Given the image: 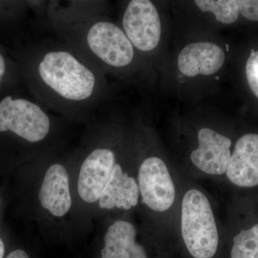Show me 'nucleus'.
I'll list each match as a JSON object with an SVG mask.
<instances>
[{
	"instance_id": "f3484780",
	"label": "nucleus",
	"mask_w": 258,
	"mask_h": 258,
	"mask_svg": "<svg viewBox=\"0 0 258 258\" xmlns=\"http://www.w3.org/2000/svg\"><path fill=\"white\" fill-rule=\"evenodd\" d=\"M240 13L247 20L258 21V0L237 1Z\"/></svg>"
},
{
	"instance_id": "7ed1b4c3",
	"label": "nucleus",
	"mask_w": 258,
	"mask_h": 258,
	"mask_svg": "<svg viewBox=\"0 0 258 258\" xmlns=\"http://www.w3.org/2000/svg\"><path fill=\"white\" fill-rule=\"evenodd\" d=\"M180 230L185 247L194 258H212L218 249V226L211 203L198 188H190L181 199Z\"/></svg>"
},
{
	"instance_id": "4468645a",
	"label": "nucleus",
	"mask_w": 258,
	"mask_h": 258,
	"mask_svg": "<svg viewBox=\"0 0 258 258\" xmlns=\"http://www.w3.org/2000/svg\"><path fill=\"white\" fill-rule=\"evenodd\" d=\"M195 3L202 12L213 13L217 21L223 24L235 23L240 13L236 0H196Z\"/></svg>"
},
{
	"instance_id": "f03ea898",
	"label": "nucleus",
	"mask_w": 258,
	"mask_h": 258,
	"mask_svg": "<svg viewBox=\"0 0 258 258\" xmlns=\"http://www.w3.org/2000/svg\"><path fill=\"white\" fill-rule=\"evenodd\" d=\"M69 3L47 8L49 23L57 38L95 69H122L133 62L135 50L118 25L98 13L97 4Z\"/></svg>"
},
{
	"instance_id": "1a4fd4ad",
	"label": "nucleus",
	"mask_w": 258,
	"mask_h": 258,
	"mask_svg": "<svg viewBox=\"0 0 258 258\" xmlns=\"http://www.w3.org/2000/svg\"><path fill=\"white\" fill-rule=\"evenodd\" d=\"M225 176L238 187L257 186L258 134H245L237 141Z\"/></svg>"
},
{
	"instance_id": "9b49d317",
	"label": "nucleus",
	"mask_w": 258,
	"mask_h": 258,
	"mask_svg": "<svg viewBox=\"0 0 258 258\" xmlns=\"http://www.w3.org/2000/svg\"><path fill=\"white\" fill-rule=\"evenodd\" d=\"M225 52L212 42H197L183 49L178 57V68L188 77L212 75L218 72L225 62Z\"/></svg>"
},
{
	"instance_id": "6e6552de",
	"label": "nucleus",
	"mask_w": 258,
	"mask_h": 258,
	"mask_svg": "<svg viewBox=\"0 0 258 258\" xmlns=\"http://www.w3.org/2000/svg\"><path fill=\"white\" fill-rule=\"evenodd\" d=\"M198 137V147L190 155L194 165L206 175H225L230 160L232 141L209 128L200 129Z\"/></svg>"
},
{
	"instance_id": "ddd939ff",
	"label": "nucleus",
	"mask_w": 258,
	"mask_h": 258,
	"mask_svg": "<svg viewBox=\"0 0 258 258\" xmlns=\"http://www.w3.org/2000/svg\"><path fill=\"white\" fill-rule=\"evenodd\" d=\"M137 231L131 222L118 220L108 227L104 236L102 258H148L143 246L136 241Z\"/></svg>"
},
{
	"instance_id": "9d476101",
	"label": "nucleus",
	"mask_w": 258,
	"mask_h": 258,
	"mask_svg": "<svg viewBox=\"0 0 258 258\" xmlns=\"http://www.w3.org/2000/svg\"><path fill=\"white\" fill-rule=\"evenodd\" d=\"M39 200L42 208L55 217L64 216L71 210L69 174L63 165L55 163L49 166L39 191Z\"/></svg>"
},
{
	"instance_id": "2eb2a0df",
	"label": "nucleus",
	"mask_w": 258,
	"mask_h": 258,
	"mask_svg": "<svg viewBox=\"0 0 258 258\" xmlns=\"http://www.w3.org/2000/svg\"><path fill=\"white\" fill-rule=\"evenodd\" d=\"M230 257L258 258V224L234 237Z\"/></svg>"
},
{
	"instance_id": "f8f14e48",
	"label": "nucleus",
	"mask_w": 258,
	"mask_h": 258,
	"mask_svg": "<svg viewBox=\"0 0 258 258\" xmlns=\"http://www.w3.org/2000/svg\"><path fill=\"white\" fill-rule=\"evenodd\" d=\"M139 196L137 180L125 172L117 162L98 201L101 209L128 210L138 205Z\"/></svg>"
},
{
	"instance_id": "aec40b11",
	"label": "nucleus",
	"mask_w": 258,
	"mask_h": 258,
	"mask_svg": "<svg viewBox=\"0 0 258 258\" xmlns=\"http://www.w3.org/2000/svg\"><path fill=\"white\" fill-rule=\"evenodd\" d=\"M5 254V244L3 240L0 239V258H3Z\"/></svg>"
},
{
	"instance_id": "a211bd4d",
	"label": "nucleus",
	"mask_w": 258,
	"mask_h": 258,
	"mask_svg": "<svg viewBox=\"0 0 258 258\" xmlns=\"http://www.w3.org/2000/svg\"><path fill=\"white\" fill-rule=\"evenodd\" d=\"M7 258H29L28 254L23 249H16L9 254Z\"/></svg>"
},
{
	"instance_id": "6ab92c4d",
	"label": "nucleus",
	"mask_w": 258,
	"mask_h": 258,
	"mask_svg": "<svg viewBox=\"0 0 258 258\" xmlns=\"http://www.w3.org/2000/svg\"><path fill=\"white\" fill-rule=\"evenodd\" d=\"M5 71H6V62H5L4 57L0 53V83L4 77Z\"/></svg>"
},
{
	"instance_id": "0eeeda50",
	"label": "nucleus",
	"mask_w": 258,
	"mask_h": 258,
	"mask_svg": "<svg viewBox=\"0 0 258 258\" xmlns=\"http://www.w3.org/2000/svg\"><path fill=\"white\" fill-rule=\"evenodd\" d=\"M116 163L115 152L108 147H97L88 154L78 181V191L83 201L93 203L99 200Z\"/></svg>"
},
{
	"instance_id": "20e7f679",
	"label": "nucleus",
	"mask_w": 258,
	"mask_h": 258,
	"mask_svg": "<svg viewBox=\"0 0 258 258\" xmlns=\"http://www.w3.org/2000/svg\"><path fill=\"white\" fill-rule=\"evenodd\" d=\"M51 113L38 102L5 97L0 101V132H12L28 143H40L52 131Z\"/></svg>"
},
{
	"instance_id": "dca6fc26",
	"label": "nucleus",
	"mask_w": 258,
	"mask_h": 258,
	"mask_svg": "<svg viewBox=\"0 0 258 258\" xmlns=\"http://www.w3.org/2000/svg\"><path fill=\"white\" fill-rule=\"evenodd\" d=\"M246 76L251 91L258 98V51L251 52L246 63Z\"/></svg>"
},
{
	"instance_id": "f257e3e1",
	"label": "nucleus",
	"mask_w": 258,
	"mask_h": 258,
	"mask_svg": "<svg viewBox=\"0 0 258 258\" xmlns=\"http://www.w3.org/2000/svg\"><path fill=\"white\" fill-rule=\"evenodd\" d=\"M30 70L34 96L48 111L68 119L98 115L104 86L102 73L60 40H39Z\"/></svg>"
},
{
	"instance_id": "39448f33",
	"label": "nucleus",
	"mask_w": 258,
	"mask_h": 258,
	"mask_svg": "<svg viewBox=\"0 0 258 258\" xmlns=\"http://www.w3.org/2000/svg\"><path fill=\"white\" fill-rule=\"evenodd\" d=\"M138 184L142 201L152 211L163 213L174 205L175 184L161 158L149 157L142 161L139 169Z\"/></svg>"
},
{
	"instance_id": "423d86ee",
	"label": "nucleus",
	"mask_w": 258,
	"mask_h": 258,
	"mask_svg": "<svg viewBox=\"0 0 258 258\" xmlns=\"http://www.w3.org/2000/svg\"><path fill=\"white\" fill-rule=\"evenodd\" d=\"M122 27L134 48L155 49L160 42L161 26L157 8L149 0H132L125 8Z\"/></svg>"
}]
</instances>
